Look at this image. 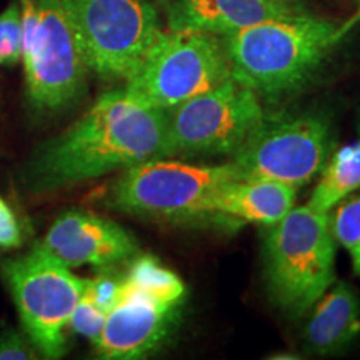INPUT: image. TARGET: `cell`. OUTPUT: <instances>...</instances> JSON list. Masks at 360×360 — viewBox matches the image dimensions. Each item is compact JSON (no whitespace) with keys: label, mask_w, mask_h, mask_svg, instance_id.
I'll return each mask as SVG.
<instances>
[{"label":"cell","mask_w":360,"mask_h":360,"mask_svg":"<svg viewBox=\"0 0 360 360\" xmlns=\"http://www.w3.org/2000/svg\"><path fill=\"white\" fill-rule=\"evenodd\" d=\"M122 283L130 290L164 304L182 305L186 299V283L182 278L152 255L134 259L122 277Z\"/></svg>","instance_id":"e0dca14e"},{"label":"cell","mask_w":360,"mask_h":360,"mask_svg":"<svg viewBox=\"0 0 360 360\" xmlns=\"http://www.w3.org/2000/svg\"><path fill=\"white\" fill-rule=\"evenodd\" d=\"M22 60V13L17 0L0 12V67Z\"/></svg>","instance_id":"ac0fdd59"},{"label":"cell","mask_w":360,"mask_h":360,"mask_svg":"<svg viewBox=\"0 0 360 360\" xmlns=\"http://www.w3.org/2000/svg\"><path fill=\"white\" fill-rule=\"evenodd\" d=\"M22 330L40 357L58 359L65 352V328L82 295L85 282L40 245L2 265Z\"/></svg>","instance_id":"8992f818"},{"label":"cell","mask_w":360,"mask_h":360,"mask_svg":"<svg viewBox=\"0 0 360 360\" xmlns=\"http://www.w3.org/2000/svg\"><path fill=\"white\" fill-rule=\"evenodd\" d=\"M359 130H360V127H359Z\"/></svg>","instance_id":"484cf974"},{"label":"cell","mask_w":360,"mask_h":360,"mask_svg":"<svg viewBox=\"0 0 360 360\" xmlns=\"http://www.w3.org/2000/svg\"><path fill=\"white\" fill-rule=\"evenodd\" d=\"M332 148L327 117L314 112L265 114L229 164L238 179H262L297 187L321 172Z\"/></svg>","instance_id":"ba28073f"},{"label":"cell","mask_w":360,"mask_h":360,"mask_svg":"<svg viewBox=\"0 0 360 360\" xmlns=\"http://www.w3.org/2000/svg\"><path fill=\"white\" fill-rule=\"evenodd\" d=\"M89 70L103 80L127 82L162 34L147 0H64Z\"/></svg>","instance_id":"52a82bcc"},{"label":"cell","mask_w":360,"mask_h":360,"mask_svg":"<svg viewBox=\"0 0 360 360\" xmlns=\"http://www.w3.org/2000/svg\"><path fill=\"white\" fill-rule=\"evenodd\" d=\"M360 332V302L347 282H334L315 302V310L305 328L309 349L319 355L347 349Z\"/></svg>","instance_id":"9a60e30c"},{"label":"cell","mask_w":360,"mask_h":360,"mask_svg":"<svg viewBox=\"0 0 360 360\" xmlns=\"http://www.w3.org/2000/svg\"><path fill=\"white\" fill-rule=\"evenodd\" d=\"M350 255H352V265H354V272L360 276V242L357 245L350 250Z\"/></svg>","instance_id":"cb8c5ba5"},{"label":"cell","mask_w":360,"mask_h":360,"mask_svg":"<svg viewBox=\"0 0 360 360\" xmlns=\"http://www.w3.org/2000/svg\"><path fill=\"white\" fill-rule=\"evenodd\" d=\"M37 22L22 53L30 109L40 115L69 109L87 89L89 65L64 0H35Z\"/></svg>","instance_id":"9c48e42d"},{"label":"cell","mask_w":360,"mask_h":360,"mask_svg":"<svg viewBox=\"0 0 360 360\" xmlns=\"http://www.w3.org/2000/svg\"><path fill=\"white\" fill-rule=\"evenodd\" d=\"M107 315H109L107 310H103L101 305L94 302L85 292H82L74 312H72L69 328L90 342H96L101 335Z\"/></svg>","instance_id":"ffe728a7"},{"label":"cell","mask_w":360,"mask_h":360,"mask_svg":"<svg viewBox=\"0 0 360 360\" xmlns=\"http://www.w3.org/2000/svg\"><path fill=\"white\" fill-rule=\"evenodd\" d=\"M305 12L297 0H169L170 30L227 35L264 20Z\"/></svg>","instance_id":"4fadbf2b"},{"label":"cell","mask_w":360,"mask_h":360,"mask_svg":"<svg viewBox=\"0 0 360 360\" xmlns=\"http://www.w3.org/2000/svg\"><path fill=\"white\" fill-rule=\"evenodd\" d=\"M260 96L236 77L167 110L172 155H233L264 119Z\"/></svg>","instance_id":"30bf717a"},{"label":"cell","mask_w":360,"mask_h":360,"mask_svg":"<svg viewBox=\"0 0 360 360\" xmlns=\"http://www.w3.org/2000/svg\"><path fill=\"white\" fill-rule=\"evenodd\" d=\"M360 20V11L357 12V13H355V17H354V19L352 20H349L347 22V24H345V25H342L340 27V32H342V35H345V34H347L349 32V29H350V27H352L354 24H355V22H359Z\"/></svg>","instance_id":"d4e9b609"},{"label":"cell","mask_w":360,"mask_h":360,"mask_svg":"<svg viewBox=\"0 0 360 360\" xmlns=\"http://www.w3.org/2000/svg\"><path fill=\"white\" fill-rule=\"evenodd\" d=\"M170 155L167 110L135 101L125 89L110 90L35 152L25 186L34 193L56 192Z\"/></svg>","instance_id":"6da1fadb"},{"label":"cell","mask_w":360,"mask_h":360,"mask_svg":"<svg viewBox=\"0 0 360 360\" xmlns=\"http://www.w3.org/2000/svg\"><path fill=\"white\" fill-rule=\"evenodd\" d=\"M360 187V141L337 150L326 162L322 177L315 186L309 204L315 210L330 212L349 193Z\"/></svg>","instance_id":"2e32d148"},{"label":"cell","mask_w":360,"mask_h":360,"mask_svg":"<svg viewBox=\"0 0 360 360\" xmlns=\"http://www.w3.org/2000/svg\"><path fill=\"white\" fill-rule=\"evenodd\" d=\"M39 357L37 349L25 334L12 328L0 332V360H32Z\"/></svg>","instance_id":"7402d4cb"},{"label":"cell","mask_w":360,"mask_h":360,"mask_svg":"<svg viewBox=\"0 0 360 360\" xmlns=\"http://www.w3.org/2000/svg\"><path fill=\"white\" fill-rule=\"evenodd\" d=\"M238 179L231 164L192 165L152 159L125 169L110 187L109 202L120 212L162 222L215 219L212 199Z\"/></svg>","instance_id":"277c9868"},{"label":"cell","mask_w":360,"mask_h":360,"mask_svg":"<svg viewBox=\"0 0 360 360\" xmlns=\"http://www.w3.org/2000/svg\"><path fill=\"white\" fill-rule=\"evenodd\" d=\"M342 37L340 25L300 12L222 35V42L232 77L277 97L302 87Z\"/></svg>","instance_id":"7a4b0ae2"},{"label":"cell","mask_w":360,"mask_h":360,"mask_svg":"<svg viewBox=\"0 0 360 360\" xmlns=\"http://www.w3.org/2000/svg\"><path fill=\"white\" fill-rule=\"evenodd\" d=\"M120 287H122V276H114V274L105 272L94 278H87L84 292L94 302L101 305L103 310L110 312L117 300H119Z\"/></svg>","instance_id":"44dd1931"},{"label":"cell","mask_w":360,"mask_h":360,"mask_svg":"<svg viewBox=\"0 0 360 360\" xmlns=\"http://www.w3.org/2000/svg\"><path fill=\"white\" fill-rule=\"evenodd\" d=\"M328 224L335 242L352 250L360 242V195L345 200L334 214H328Z\"/></svg>","instance_id":"d6986e66"},{"label":"cell","mask_w":360,"mask_h":360,"mask_svg":"<svg viewBox=\"0 0 360 360\" xmlns=\"http://www.w3.org/2000/svg\"><path fill=\"white\" fill-rule=\"evenodd\" d=\"M231 75V62L220 35L169 29L162 30L124 89L135 101L169 110Z\"/></svg>","instance_id":"5b68a950"},{"label":"cell","mask_w":360,"mask_h":360,"mask_svg":"<svg viewBox=\"0 0 360 360\" xmlns=\"http://www.w3.org/2000/svg\"><path fill=\"white\" fill-rule=\"evenodd\" d=\"M335 238L328 212L310 205L269 225L264 236V269L274 304L289 317H302L335 282Z\"/></svg>","instance_id":"3957f363"},{"label":"cell","mask_w":360,"mask_h":360,"mask_svg":"<svg viewBox=\"0 0 360 360\" xmlns=\"http://www.w3.org/2000/svg\"><path fill=\"white\" fill-rule=\"evenodd\" d=\"M297 187L262 179H236L219 188L212 199L217 220L254 222L269 227L294 207Z\"/></svg>","instance_id":"5bb4252c"},{"label":"cell","mask_w":360,"mask_h":360,"mask_svg":"<svg viewBox=\"0 0 360 360\" xmlns=\"http://www.w3.org/2000/svg\"><path fill=\"white\" fill-rule=\"evenodd\" d=\"M22 244L19 220L11 205L0 197V250H13Z\"/></svg>","instance_id":"603a6c76"},{"label":"cell","mask_w":360,"mask_h":360,"mask_svg":"<svg viewBox=\"0 0 360 360\" xmlns=\"http://www.w3.org/2000/svg\"><path fill=\"white\" fill-rule=\"evenodd\" d=\"M179 314L180 305L159 302L122 283L119 300L94 342L96 352L101 359L109 360L141 359L165 340Z\"/></svg>","instance_id":"7c38bea8"},{"label":"cell","mask_w":360,"mask_h":360,"mask_svg":"<svg viewBox=\"0 0 360 360\" xmlns=\"http://www.w3.org/2000/svg\"><path fill=\"white\" fill-rule=\"evenodd\" d=\"M40 245L70 269H114L139 252L137 240L122 225L84 210L58 215Z\"/></svg>","instance_id":"8fae6325"}]
</instances>
